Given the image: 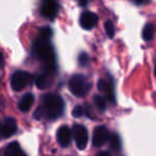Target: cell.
I'll return each mask as SVG.
<instances>
[{
    "label": "cell",
    "instance_id": "277c9868",
    "mask_svg": "<svg viewBox=\"0 0 156 156\" xmlns=\"http://www.w3.org/2000/svg\"><path fill=\"white\" fill-rule=\"evenodd\" d=\"M32 81V76L27 72L17 71L11 78V86L14 91H22Z\"/></svg>",
    "mask_w": 156,
    "mask_h": 156
},
{
    "label": "cell",
    "instance_id": "4fadbf2b",
    "mask_svg": "<svg viewBox=\"0 0 156 156\" xmlns=\"http://www.w3.org/2000/svg\"><path fill=\"white\" fill-rule=\"evenodd\" d=\"M33 103H34V96L31 93H27L18 102V109L23 112H27L31 109Z\"/></svg>",
    "mask_w": 156,
    "mask_h": 156
},
{
    "label": "cell",
    "instance_id": "9a60e30c",
    "mask_svg": "<svg viewBox=\"0 0 156 156\" xmlns=\"http://www.w3.org/2000/svg\"><path fill=\"white\" fill-rule=\"evenodd\" d=\"M154 32L155 29L152 24H147L142 29V39L144 41H151L154 37Z\"/></svg>",
    "mask_w": 156,
    "mask_h": 156
},
{
    "label": "cell",
    "instance_id": "e0dca14e",
    "mask_svg": "<svg viewBox=\"0 0 156 156\" xmlns=\"http://www.w3.org/2000/svg\"><path fill=\"white\" fill-rule=\"evenodd\" d=\"M94 104L96 108L100 111H105L107 108V101L104 96L102 95H95L94 96Z\"/></svg>",
    "mask_w": 156,
    "mask_h": 156
},
{
    "label": "cell",
    "instance_id": "603a6c76",
    "mask_svg": "<svg viewBox=\"0 0 156 156\" xmlns=\"http://www.w3.org/2000/svg\"><path fill=\"white\" fill-rule=\"evenodd\" d=\"M134 1L137 3V5H142V3L147 2V0H134Z\"/></svg>",
    "mask_w": 156,
    "mask_h": 156
},
{
    "label": "cell",
    "instance_id": "3957f363",
    "mask_svg": "<svg viewBox=\"0 0 156 156\" xmlns=\"http://www.w3.org/2000/svg\"><path fill=\"white\" fill-rule=\"evenodd\" d=\"M69 88L74 95L81 98V96L86 95L88 93L90 89V85L88 83L85 76L78 74V75H74L69 79Z\"/></svg>",
    "mask_w": 156,
    "mask_h": 156
},
{
    "label": "cell",
    "instance_id": "5bb4252c",
    "mask_svg": "<svg viewBox=\"0 0 156 156\" xmlns=\"http://www.w3.org/2000/svg\"><path fill=\"white\" fill-rule=\"evenodd\" d=\"M5 156H27L17 142H11L5 151Z\"/></svg>",
    "mask_w": 156,
    "mask_h": 156
},
{
    "label": "cell",
    "instance_id": "d4e9b609",
    "mask_svg": "<svg viewBox=\"0 0 156 156\" xmlns=\"http://www.w3.org/2000/svg\"><path fill=\"white\" fill-rule=\"evenodd\" d=\"M154 74H155V76H156V61H155V67H154Z\"/></svg>",
    "mask_w": 156,
    "mask_h": 156
},
{
    "label": "cell",
    "instance_id": "7a4b0ae2",
    "mask_svg": "<svg viewBox=\"0 0 156 156\" xmlns=\"http://www.w3.org/2000/svg\"><path fill=\"white\" fill-rule=\"evenodd\" d=\"M41 109L43 115H45L47 119L55 120L62 115L63 109H64V103L59 95L47 94L44 98V103L43 106H41Z\"/></svg>",
    "mask_w": 156,
    "mask_h": 156
},
{
    "label": "cell",
    "instance_id": "7c38bea8",
    "mask_svg": "<svg viewBox=\"0 0 156 156\" xmlns=\"http://www.w3.org/2000/svg\"><path fill=\"white\" fill-rule=\"evenodd\" d=\"M52 83V74L44 72L43 74H40L35 78V85L39 89H46L50 87Z\"/></svg>",
    "mask_w": 156,
    "mask_h": 156
},
{
    "label": "cell",
    "instance_id": "ba28073f",
    "mask_svg": "<svg viewBox=\"0 0 156 156\" xmlns=\"http://www.w3.org/2000/svg\"><path fill=\"white\" fill-rule=\"evenodd\" d=\"M43 16L47 18H55L58 13V3L57 0H43V5L41 8Z\"/></svg>",
    "mask_w": 156,
    "mask_h": 156
},
{
    "label": "cell",
    "instance_id": "484cf974",
    "mask_svg": "<svg viewBox=\"0 0 156 156\" xmlns=\"http://www.w3.org/2000/svg\"><path fill=\"white\" fill-rule=\"evenodd\" d=\"M1 125H2V122L0 121V133H1Z\"/></svg>",
    "mask_w": 156,
    "mask_h": 156
},
{
    "label": "cell",
    "instance_id": "8fae6325",
    "mask_svg": "<svg viewBox=\"0 0 156 156\" xmlns=\"http://www.w3.org/2000/svg\"><path fill=\"white\" fill-rule=\"evenodd\" d=\"M57 137H58V142L60 143L61 147H67V145L71 143V140H72L71 129L65 125L61 126L58 130Z\"/></svg>",
    "mask_w": 156,
    "mask_h": 156
},
{
    "label": "cell",
    "instance_id": "30bf717a",
    "mask_svg": "<svg viewBox=\"0 0 156 156\" xmlns=\"http://www.w3.org/2000/svg\"><path fill=\"white\" fill-rule=\"evenodd\" d=\"M98 88L103 94L107 98V100L110 101L111 103H115V92H113V88L109 81L105 80V79H100L98 83Z\"/></svg>",
    "mask_w": 156,
    "mask_h": 156
},
{
    "label": "cell",
    "instance_id": "9c48e42d",
    "mask_svg": "<svg viewBox=\"0 0 156 156\" xmlns=\"http://www.w3.org/2000/svg\"><path fill=\"white\" fill-rule=\"evenodd\" d=\"M98 20V18L96 14L92 13V12H83L80 16L79 23H80V26L83 27V29L90 30V29L94 28V27L96 26Z\"/></svg>",
    "mask_w": 156,
    "mask_h": 156
},
{
    "label": "cell",
    "instance_id": "44dd1931",
    "mask_svg": "<svg viewBox=\"0 0 156 156\" xmlns=\"http://www.w3.org/2000/svg\"><path fill=\"white\" fill-rule=\"evenodd\" d=\"M3 63H5V59H3V55L0 52V67L3 66Z\"/></svg>",
    "mask_w": 156,
    "mask_h": 156
},
{
    "label": "cell",
    "instance_id": "8992f818",
    "mask_svg": "<svg viewBox=\"0 0 156 156\" xmlns=\"http://www.w3.org/2000/svg\"><path fill=\"white\" fill-rule=\"evenodd\" d=\"M109 132L107 129V127L105 126H98V127L95 128L93 134V145L96 147H100L102 145H104L107 141L109 140Z\"/></svg>",
    "mask_w": 156,
    "mask_h": 156
},
{
    "label": "cell",
    "instance_id": "ffe728a7",
    "mask_svg": "<svg viewBox=\"0 0 156 156\" xmlns=\"http://www.w3.org/2000/svg\"><path fill=\"white\" fill-rule=\"evenodd\" d=\"M83 113H85V110H83V108L81 106H76L75 108L73 109V117H75V118L83 117Z\"/></svg>",
    "mask_w": 156,
    "mask_h": 156
},
{
    "label": "cell",
    "instance_id": "d6986e66",
    "mask_svg": "<svg viewBox=\"0 0 156 156\" xmlns=\"http://www.w3.org/2000/svg\"><path fill=\"white\" fill-rule=\"evenodd\" d=\"M78 61H79V64H80L81 66H85V65H87L88 63H89V57H88L87 54L83 52V54L79 55Z\"/></svg>",
    "mask_w": 156,
    "mask_h": 156
},
{
    "label": "cell",
    "instance_id": "5b68a950",
    "mask_svg": "<svg viewBox=\"0 0 156 156\" xmlns=\"http://www.w3.org/2000/svg\"><path fill=\"white\" fill-rule=\"evenodd\" d=\"M74 138H75L76 144L80 150H83L87 147L88 143V130L85 126L77 124L74 126Z\"/></svg>",
    "mask_w": 156,
    "mask_h": 156
},
{
    "label": "cell",
    "instance_id": "7402d4cb",
    "mask_svg": "<svg viewBox=\"0 0 156 156\" xmlns=\"http://www.w3.org/2000/svg\"><path fill=\"white\" fill-rule=\"evenodd\" d=\"M98 156H110V155H109L108 152L104 151V152H100V153L98 154Z\"/></svg>",
    "mask_w": 156,
    "mask_h": 156
},
{
    "label": "cell",
    "instance_id": "2e32d148",
    "mask_svg": "<svg viewBox=\"0 0 156 156\" xmlns=\"http://www.w3.org/2000/svg\"><path fill=\"white\" fill-rule=\"evenodd\" d=\"M109 142H110V147L113 151H120L121 150V139H120L119 135L113 133L109 137Z\"/></svg>",
    "mask_w": 156,
    "mask_h": 156
},
{
    "label": "cell",
    "instance_id": "cb8c5ba5",
    "mask_svg": "<svg viewBox=\"0 0 156 156\" xmlns=\"http://www.w3.org/2000/svg\"><path fill=\"white\" fill-rule=\"evenodd\" d=\"M79 2H80V5H87V1L88 0H78Z\"/></svg>",
    "mask_w": 156,
    "mask_h": 156
},
{
    "label": "cell",
    "instance_id": "6da1fadb",
    "mask_svg": "<svg viewBox=\"0 0 156 156\" xmlns=\"http://www.w3.org/2000/svg\"><path fill=\"white\" fill-rule=\"evenodd\" d=\"M50 39L39 37L33 44V54L41 62H43L45 72L55 74L57 69L56 56L52 49L51 44L49 43Z\"/></svg>",
    "mask_w": 156,
    "mask_h": 156
},
{
    "label": "cell",
    "instance_id": "ac0fdd59",
    "mask_svg": "<svg viewBox=\"0 0 156 156\" xmlns=\"http://www.w3.org/2000/svg\"><path fill=\"white\" fill-rule=\"evenodd\" d=\"M105 31H106V33H107V37H110V39H112V37H115V27H113L112 22L107 20V22L105 23Z\"/></svg>",
    "mask_w": 156,
    "mask_h": 156
},
{
    "label": "cell",
    "instance_id": "52a82bcc",
    "mask_svg": "<svg viewBox=\"0 0 156 156\" xmlns=\"http://www.w3.org/2000/svg\"><path fill=\"white\" fill-rule=\"evenodd\" d=\"M17 130V124L13 118H8L2 122L1 125V133H0V138H9L13 136Z\"/></svg>",
    "mask_w": 156,
    "mask_h": 156
}]
</instances>
